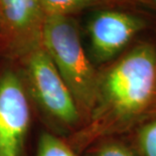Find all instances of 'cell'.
Segmentation results:
<instances>
[{
  "instance_id": "obj_4",
  "label": "cell",
  "mask_w": 156,
  "mask_h": 156,
  "mask_svg": "<svg viewBox=\"0 0 156 156\" xmlns=\"http://www.w3.org/2000/svg\"><path fill=\"white\" fill-rule=\"evenodd\" d=\"M34 117L17 61L0 55V156H27Z\"/></svg>"
},
{
  "instance_id": "obj_10",
  "label": "cell",
  "mask_w": 156,
  "mask_h": 156,
  "mask_svg": "<svg viewBox=\"0 0 156 156\" xmlns=\"http://www.w3.org/2000/svg\"><path fill=\"white\" fill-rule=\"evenodd\" d=\"M92 147V156H136L127 145L111 139L102 140Z\"/></svg>"
},
{
  "instance_id": "obj_13",
  "label": "cell",
  "mask_w": 156,
  "mask_h": 156,
  "mask_svg": "<svg viewBox=\"0 0 156 156\" xmlns=\"http://www.w3.org/2000/svg\"><path fill=\"white\" fill-rule=\"evenodd\" d=\"M154 1H155V2H156V0H154Z\"/></svg>"
},
{
  "instance_id": "obj_3",
  "label": "cell",
  "mask_w": 156,
  "mask_h": 156,
  "mask_svg": "<svg viewBox=\"0 0 156 156\" xmlns=\"http://www.w3.org/2000/svg\"><path fill=\"white\" fill-rule=\"evenodd\" d=\"M41 45L71 91L85 123L94 105L99 72L83 48L77 20L73 16H45Z\"/></svg>"
},
{
  "instance_id": "obj_1",
  "label": "cell",
  "mask_w": 156,
  "mask_h": 156,
  "mask_svg": "<svg viewBox=\"0 0 156 156\" xmlns=\"http://www.w3.org/2000/svg\"><path fill=\"white\" fill-rule=\"evenodd\" d=\"M155 97L156 49L143 42L99 72L91 113L66 141L80 153L128 131L152 109Z\"/></svg>"
},
{
  "instance_id": "obj_2",
  "label": "cell",
  "mask_w": 156,
  "mask_h": 156,
  "mask_svg": "<svg viewBox=\"0 0 156 156\" xmlns=\"http://www.w3.org/2000/svg\"><path fill=\"white\" fill-rule=\"evenodd\" d=\"M34 114L45 131L67 140L83 126V117L71 91L42 45L18 61Z\"/></svg>"
},
{
  "instance_id": "obj_7",
  "label": "cell",
  "mask_w": 156,
  "mask_h": 156,
  "mask_svg": "<svg viewBox=\"0 0 156 156\" xmlns=\"http://www.w3.org/2000/svg\"><path fill=\"white\" fill-rule=\"evenodd\" d=\"M46 16H73L86 8L110 4L112 0H39Z\"/></svg>"
},
{
  "instance_id": "obj_8",
  "label": "cell",
  "mask_w": 156,
  "mask_h": 156,
  "mask_svg": "<svg viewBox=\"0 0 156 156\" xmlns=\"http://www.w3.org/2000/svg\"><path fill=\"white\" fill-rule=\"evenodd\" d=\"M35 156H79L64 138L42 131L36 143Z\"/></svg>"
},
{
  "instance_id": "obj_5",
  "label": "cell",
  "mask_w": 156,
  "mask_h": 156,
  "mask_svg": "<svg viewBox=\"0 0 156 156\" xmlns=\"http://www.w3.org/2000/svg\"><path fill=\"white\" fill-rule=\"evenodd\" d=\"M45 16L39 0H0V55L18 61L41 46Z\"/></svg>"
},
{
  "instance_id": "obj_6",
  "label": "cell",
  "mask_w": 156,
  "mask_h": 156,
  "mask_svg": "<svg viewBox=\"0 0 156 156\" xmlns=\"http://www.w3.org/2000/svg\"><path fill=\"white\" fill-rule=\"evenodd\" d=\"M145 27L144 19L132 13L113 9L96 12L88 25L92 62L113 61Z\"/></svg>"
},
{
  "instance_id": "obj_9",
  "label": "cell",
  "mask_w": 156,
  "mask_h": 156,
  "mask_svg": "<svg viewBox=\"0 0 156 156\" xmlns=\"http://www.w3.org/2000/svg\"><path fill=\"white\" fill-rule=\"evenodd\" d=\"M136 143L141 156H156V117L139 127Z\"/></svg>"
},
{
  "instance_id": "obj_12",
  "label": "cell",
  "mask_w": 156,
  "mask_h": 156,
  "mask_svg": "<svg viewBox=\"0 0 156 156\" xmlns=\"http://www.w3.org/2000/svg\"><path fill=\"white\" fill-rule=\"evenodd\" d=\"M0 29H1V19H0Z\"/></svg>"
},
{
  "instance_id": "obj_11",
  "label": "cell",
  "mask_w": 156,
  "mask_h": 156,
  "mask_svg": "<svg viewBox=\"0 0 156 156\" xmlns=\"http://www.w3.org/2000/svg\"><path fill=\"white\" fill-rule=\"evenodd\" d=\"M153 106H154V109H153V111L156 113V97H155V100H154V103H153Z\"/></svg>"
}]
</instances>
